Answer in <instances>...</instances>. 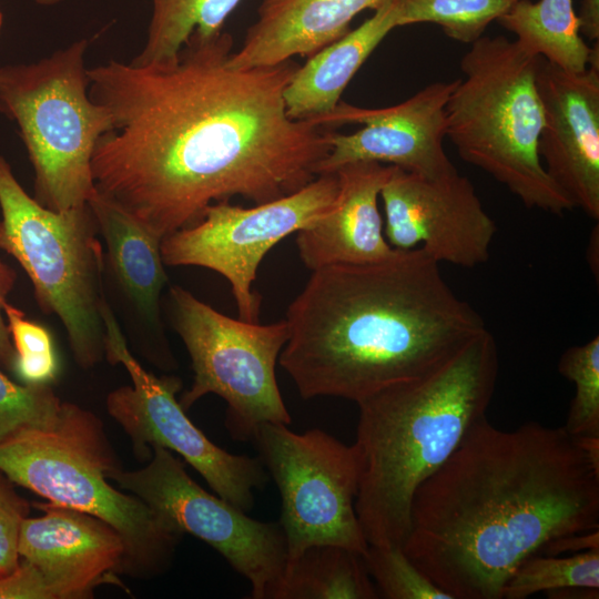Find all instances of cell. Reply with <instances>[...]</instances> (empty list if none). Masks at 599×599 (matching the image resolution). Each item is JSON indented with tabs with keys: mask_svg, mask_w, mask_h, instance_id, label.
Segmentation results:
<instances>
[{
	"mask_svg": "<svg viewBox=\"0 0 599 599\" xmlns=\"http://www.w3.org/2000/svg\"><path fill=\"white\" fill-rule=\"evenodd\" d=\"M498 370L485 328L433 370L357 402L355 511L368 545L403 548L415 491L486 416Z\"/></svg>",
	"mask_w": 599,
	"mask_h": 599,
	"instance_id": "obj_4",
	"label": "cell"
},
{
	"mask_svg": "<svg viewBox=\"0 0 599 599\" xmlns=\"http://www.w3.org/2000/svg\"><path fill=\"white\" fill-rule=\"evenodd\" d=\"M0 251L24 270L41 311L60 318L78 365L93 367L105 354V296L102 246L90 206L60 212L44 207L0 155Z\"/></svg>",
	"mask_w": 599,
	"mask_h": 599,
	"instance_id": "obj_8",
	"label": "cell"
},
{
	"mask_svg": "<svg viewBox=\"0 0 599 599\" xmlns=\"http://www.w3.org/2000/svg\"><path fill=\"white\" fill-rule=\"evenodd\" d=\"M558 370L575 384L565 429L572 436H599V336L565 351Z\"/></svg>",
	"mask_w": 599,
	"mask_h": 599,
	"instance_id": "obj_27",
	"label": "cell"
},
{
	"mask_svg": "<svg viewBox=\"0 0 599 599\" xmlns=\"http://www.w3.org/2000/svg\"><path fill=\"white\" fill-rule=\"evenodd\" d=\"M63 405L49 385H20L0 370V441L21 430L54 427Z\"/></svg>",
	"mask_w": 599,
	"mask_h": 599,
	"instance_id": "obj_28",
	"label": "cell"
},
{
	"mask_svg": "<svg viewBox=\"0 0 599 599\" xmlns=\"http://www.w3.org/2000/svg\"><path fill=\"white\" fill-rule=\"evenodd\" d=\"M537 88L545 123L539 155L551 180L592 220H599V50L588 68L570 72L539 57Z\"/></svg>",
	"mask_w": 599,
	"mask_h": 599,
	"instance_id": "obj_16",
	"label": "cell"
},
{
	"mask_svg": "<svg viewBox=\"0 0 599 599\" xmlns=\"http://www.w3.org/2000/svg\"><path fill=\"white\" fill-rule=\"evenodd\" d=\"M359 27L298 67L284 90L287 115L314 120L331 113L349 81L384 38L399 27V1L386 0Z\"/></svg>",
	"mask_w": 599,
	"mask_h": 599,
	"instance_id": "obj_20",
	"label": "cell"
},
{
	"mask_svg": "<svg viewBox=\"0 0 599 599\" xmlns=\"http://www.w3.org/2000/svg\"><path fill=\"white\" fill-rule=\"evenodd\" d=\"M338 192L336 173L319 174L301 190L253 207L211 204L203 217L161 242L167 266H201L231 284L238 318L258 323L261 297L253 291L257 268L280 241L325 215Z\"/></svg>",
	"mask_w": 599,
	"mask_h": 599,
	"instance_id": "obj_13",
	"label": "cell"
},
{
	"mask_svg": "<svg viewBox=\"0 0 599 599\" xmlns=\"http://www.w3.org/2000/svg\"><path fill=\"white\" fill-rule=\"evenodd\" d=\"M546 595L558 599H598L599 588L567 587L547 591Z\"/></svg>",
	"mask_w": 599,
	"mask_h": 599,
	"instance_id": "obj_35",
	"label": "cell"
},
{
	"mask_svg": "<svg viewBox=\"0 0 599 599\" xmlns=\"http://www.w3.org/2000/svg\"><path fill=\"white\" fill-rule=\"evenodd\" d=\"M11 341L16 351L12 370L27 385H49L59 372L58 357L49 331L10 304L3 303Z\"/></svg>",
	"mask_w": 599,
	"mask_h": 599,
	"instance_id": "obj_30",
	"label": "cell"
},
{
	"mask_svg": "<svg viewBox=\"0 0 599 599\" xmlns=\"http://www.w3.org/2000/svg\"><path fill=\"white\" fill-rule=\"evenodd\" d=\"M363 559L379 598L453 599L417 568L400 547L369 545Z\"/></svg>",
	"mask_w": 599,
	"mask_h": 599,
	"instance_id": "obj_29",
	"label": "cell"
},
{
	"mask_svg": "<svg viewBox=\"0 0 599 599\" xmlns=\"http://www.w3.org/2000/svg\"><path fill=\"white\" fill-rule=\"evenodd\" d=\"M173 326L190 355L193 383L179 400L186 410L207 394L227 403L226 427L238 440L264 423L290 425L275 365L288 339L285 319L260 325L226 316L181 286L170 290Z\"/></svg>",
	"mask_w": 599,
	"mask_h": 599,
	"instance_id": "obj_9",
	"label": "cell"
},
{
	"mask_svg": "<svg viewBox=\"0 0 599 599\" xmlns=\"http://www.w3.org/2000/svg\"><path fill=\"white\" fill-rule=\"evenodd\" d=\"M252 439L280 491L287 562L322 544L364 555L369 545L355 511V446L318 428L298 434L277 423L260 425Z\"/></svg>",
	"mask_w": 599,
	"mask_h": 599,
	"instance_id": "obj_10",
	"label": "cell"
},
{
	"mask_svg": "<svg viewBox=\"0 0 599 599\" xmlns=\"http://www.w3.org/2000/svg\"><path fill=\"white\" fill-rule=\"evenodd\" d=\"M386 0H262L256 21L230 62L235 68L268 67L296 55L311 58L349 31L363 10Z\"/></svg>",
	"mask_w": 599,
	"mask_h": 599,
	"instance_id": "obj_19",
	"label": "cell"
},
{
	"mask_svg": "<svg viewBox=\"0 0 599 599\" xmlns=\"http://www.w3.org/2000/svg\"><path fill=\"white\" fill-rule=\"evenodd\" d=\"M16 282V271L0 258V363L11 369L16 359V351L3 317V303L13 290Z\"/></svg>",
	"mask_w": 599,
	"mask_h": 599,
	"instance_id": "obj_32",
	"label": "cell"
},
{
	"mask_svg": "<svg viewBox=\"0 0 599 599\" xmlns=\"http://www.w3.org/2000/svg\"><path fill=\"white\" fill-rule=\"evenodd\" d=\"M567 587L599 588V549L568 557L540 554L528 557L505 583L501 599H526L539 591Z\"/></svg>",
	"mask_w": 599,
	"mask_h": 599,
	"instance_id": "obj_26",
	"label": "cell"
},
{
	"mask_svg": "<svg viewBox=\"0 0 599 599\" xmlns=\"http://www.w3.org/2000/svg\"><path fill=\"white\" fill-rule=\"evenodd\" d=\"M12 484L0 470V577L9 575L19 565V530L30 512V504L16 491Z\"/></svg>",
	"mask_w": 599,
	"mask_h": 599,
	"instance_id": "obj_31",
	"label": "cell"
},
{
	"mask_svg": "<svg viewBox=\"0 0 599 599\" xmlns=\"http://www.w3.org/2000/svg\"><path fill=\"white\" fill-rule=\"evenodd\" d=\"M393 167L361 161L335 171L338 192L332 209L297 232L298 254L307 268L374 262L395 252L384 235L378 210L380 191Z\"/></svg>",
	"mask_w": 599,
	"mask_h": 599,
	"instance_id": "obj_18",
	"label": "cell"
},
{
	"mask_svg": "<svg viewBox=\"0 0 599 599\" xmlns=\"http://www.w3.org/2000/svg\"><path fill=\"white\" fill-rule=\"evenodd\" d=\"M312 272L278 357L304 399L357 403L433 370L487 328L419 247Z\"/></svg>",
	"mask_w": 599,
	"mask_h": 599,
	"instance_id": "obj_3",
	"label": "cell"
},
{
	"mask_svg": "<svg viewBox=\"0 0 599 599\" xmlns=\"http://www.w3.org/2000/svg\"><path fill=\"white\" fill-rule=\"evenodd\" d=\"M599 529V467L564 426L485 417L414 494L407 557L453 599H501L548 541Z\"/></svg>",
	"mask_w": 599,
	"mask_h": 599,
	"instance_id": "obj_2",
	"label": "cell"
},
{
	"mask_svg": "<svg viewBox=\"0 0 599 599\" xmlns=\"http://www.w3.org/2000/svg\"><path fill=\"white\" fill-rule=\"evenodd\" d=\"M232 49L222 31L190 37L172 62L88 68L89 95L112 121L92 154L94 186L161 240L211 204L301 190L329 152L333 129L286 113L298 63L235 68Z\"/></svg>",
	"mask_w": 599,
	"mask_h": 599,
	"instance_id": "obj_1",
	"label": "cell"
},
{
	"mask_svg": "<svg viewBox=\"0 0 599 599\" xmlns=\"http://www.w3.org/2000/svg\"><path fill=\"white\" fill-rule=\"evenodd\" d=\"M590 549H599V529L562 536L545 544L540 555L558 556L564 552H581Z\"/></svg>",
	"mask_w": 599,
	"mask_h": 599,
	"instance_id": "obj_33",
	"label": "cell"
},
{
	"mask_svg": "<svg viewBox=\"0 0 599 599\" xmlns=\"http://www.w3.org/2000/svg\"><path fill=\"white\" fill-rule=\"evenodd\" d=\"M88 205L105 242L118 282L139 314L156 326L160 293L167 282L161 256L162 240L98 191Z\"/></svg>",
	"mask_w": 599,
	"mask_h": 599,
	"instance_id": "obj_21",
	"label": "cell"
},
{
	"mask_svg": "<svg viewBox=\"0 0 599 599\" xmlns=\"http://www.w3.org/2000/svg\"><path fill=\"white\" fill-rule=\"evenodd\" d=\"M458 79L433 82L409 99L388 108L367 109L339 102L328 114L308 120L333 129L328 154L317 175L353 162L372 161L427 177L457 171L445 149L448 98Z\"/></svg>",
	"mask_w": 599,
	"mask_h": 599,
	"instance_id": "obj_14",
	"label": "cell"
},
{
	"mask_svg": "<svg viewBox=\"0 0 599 599\" xmlns=\"http://www.w3.org/2000/svg\"><path fill=\"white\" fill-rule=\"evenodd\" d=\"M40 6H53L64 0H34Z\"/></svg>",
	"mask_w": 599,
	"mask_h": 599,
	"instance_id": "obj_36",
	"label": "cell"
},
{
	"mask_svg": "<svg viewBox=\"0 0 599 599\" xmlns=\"http://www.w3.org/2000/svg\"><path fill=\"white\" fill-rule=\"evenodd\" d=\"M2 22H3V17H2V12L0 10V30H1V27H2Z\"/></svg>",
	"mask_w": 599,
	"mask_h": 599,
	"instance_id": "obj_37",
	"label": "cell"
},
{
	"mask_svg": "<svg viewBox=\"0 0 599 599\" xmlns=\"http://www.w3.org/2000/svg\"><path fill=\"white\" fill-rule=\"evenodd\" d=\"M241 0H152L148 35L134 64L175 61L190 37H216Z\"/></svg>",
	"mask_w": 599,
	"mask_h": 599,
	"instance_id": "obj_24",
	"label": "cell"
},
{
	"mask_svg": "<svg viewBox=\"0 0 599 599\" xmlns=\"http://www.w3.org/2000/svg\"><path fill=\"white\" fill-rule=\"evenodd\" d=\"M379 197L392 247H419L438 263L467 268L488 261L497 226L458 171L427 177L394 166Z\"/></svg>",
	"mask_w": 599,
	"mask_h": 599,
	"instance_id": "obj_15",
	"label": "cell"
},
{
	"mask_svg": "<svg viewBox=\"0 0 599 599\" xmlns=\"http://www.w3.org/2000/svg\"><path fill=\"white\" fill-rule=\"evenodd\" d=\"M88 40L32 63L0 67V113L17 123L34 171V199L52 211L87 205L91 160L110 131L109 111L89 95Z\"/></svg>",
	"mask_w": 599,
	"mask_h": 599,
	"instance_id": "obj_7",
	"label": "cell"
},
{
	"mask_svg": "<svg viewBox=\"0 0 599 599\" xmlns=\"http://www.w3.org/2000/svg\"><path fill=\"white\" fill-rule=\"evenodd\" d=\"M363 555L342 546L306 548L287 562L275 599H377Z\"/></svg>",
	"mask_w": 599,
	"mask_h": 599,
	"instance_id": "obj_22",
	"label": "cell"
},
{
	"mask_svg": "<svg viewBox=\"0 0 599 599\" xmlns=\"http://www.w3.org/2000/svg\"><path fill=\"white\" fill-rule=\"evenodd\" d=\"M498 21L528 52L570 72L588 68L592 49L580 35L572 0H518Z\"/></svg>",
	"mask_w": 599,
	"mask_h": 599,
	"instance_id": "obj_23",
	"label": "cell"
},
{
	"mask_svg": "<svg viewBox=\"0 0 599 599\" xmlns=\"http://www.w3.org/2000/svg\"><path fill=\"white\" fill-rule=\"evenodd\" d=\"M104 351L111 364H121L131 386L112 390L106 409L129 436L136 457L150 459L158 446L179 454L226 501L248 512L254 489H262L270 475L260 458L231 454L211 441L186 416L175 395L181 380L145 370L126 346L115 316L104 300Z\"/></svg>",
	"mask_w": 599,
	"mask_h": 599,
	"instance_id": "obj_11",
	"label": "cell"
},
{
	"mask_svg": "<svg viewBox=\"0 0 599 599\" xmlns=\"http://www.w3.org/2000/svg\"><path fill=\"white\" fill-rule=\"evenodd\" d=\"M121 489L148 505L172 530L215 549L251 583L252 599H275L287 564L280 522L253 519L203 489L170 450L153 447L146 466L113 475Z\"/></svg>",
	"mask_w": 599,
	"mask_h": 599,
	"instance_id": "obj_12",
	"label": "cell"
},
{
	"mask_svg": "<svg viewBox=\"0 0 599 599\" xmlns=\"http://www.w3.org/2000/svg\"><path fill=\"white\" fill-rule=\"evenodd\" d=\"M121 469L102 423L71 403L54 427L0 441V470L12 483L105 521L125 545L121 573L155 577L170 567L181 536L141 499L111 486Z\"/></svg>",
	"mask_w": 599,
	"mask_h": 599,
	"instance_id": "obj_6",
	"label": "cell"
},
{
	"mask_svg": "<svg viewBox=\"0 0 599 599\" xmlns=\"http://www.w3.org/2000/svg\"><path fill=\"white\" fill-rule=\"evenodd\" d=\"M43 512L20 526L18 554L45 583L50 599H85L121 573L125 545L118 531L90 514L34 504Z\"/></svg>",
	"mask_w": 599,
	"mask_h": 599,
	"instance_id": "obj_17",
	"label": "cell"
},
{
	"mask_svg": "<svg viewBox=\"0 0 599 599\" xmlns=\"http://www.w3.org/2000/svg\"><path fill=\"white\" fill-rule=\"evenodd\" d=\"M538 59L504 35H483L471 43L460 59L464 78L446 103V138L460 159L505 185L524 205L561 215L575 205L539 155L545 115Z\"/></svg>",
	"mask_w": 599,
	"mask_h": 599,
	"instance_id": "obj_5",
	"label": "cell"
},
{
	"mask_svg": "<svg viewBox=\"0 0 599 599\" xmlns=\"http://www.w3.org/2000/svg\"><path fill=\"white\" fill-rule=\"evenodd\" d=\"M579 31L588 40L599 39V0H582L578 16Z\"/></svg>",
	"mask_w": 599,
	"mask_h": 599,
	"instance_id": "obj_34",
	"label": "cell"
},
{
	"mask_svg": "<svg viewBox=\"0 0 599 599\" xmlns=\"http://www.w3.org/2000/svg\"><path fill=\"white\" fill-rule=\"evenodd\" d=\"M399 27L436 23L453 40L471 44L518 0H398Z\"/></svg>",
	"mask_w": 599,
	"mask_h": 599,
	"instance_id": "obj_25",
	"label": "cell"
}]
</instances>
